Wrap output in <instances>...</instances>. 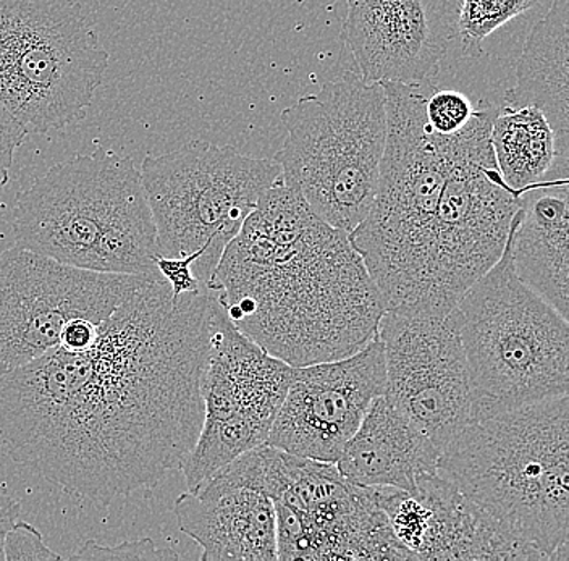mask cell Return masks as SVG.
I'll return each instance as SVG.
<instances>
[{"instance_id":"19","label":"cell","mask_w":569,"mask_h":561,"mask_svg":"<svg viewBox=\"0 0 569 561\" xmlns=\"http://www.w3.org/2000/svg\"><path fill=\"white\" fill-rule=\"evenodd\" d=\"M503 106L539 109L557 138L558 161L568 163L569 0H551L547 16L532 28Z\"/></svg>"},{"instance_id":"14","label":"cell","mask_w":569,"mask_h":561,"mask_svg":"<svg viewBox=\"0 0 569 561\" xmlns=\"http://www.w3.org/2000/svg\"><path fill=\"white\" fill-rule=\"evenodd\" d=\"M450 0H347L345 44L369 83H429L457 34Z\"/></svg>"},{"instance_id":"13","label":"cell","mask_w":569,"mask_h":561,"mask_svg":"<svg viewBox=\"0 0 569 561\" xmlns=\"http://www.w3.org/2000/svg\"><path fill=\"white\" fill-rule=\"evenodd\" d=\"M386 389L379 335L350 357L293 368L266 443L297 457L337 463Z\"/></svg>"},{"instance_id":"9","label":"cell","mask_w":569,"mask_h":561,"mask_svg":"<svg viewBox=\"0 0 569 561\" xmlns=\"http://www.w3.org/2000/svg\"><path fill=\"white\" fill-rule=\"evenodd\" d=\"M140 173L160 256L181 258L202 251L193 272L206 289L227 244L282 169L273 159L193 140L146 158Z\"/></svg>"},{"instance_id":"22","label":"cell","mask_w":569,"mask_h":561,"mask_svg":"<svg viewBox=\"0 0 569 561\" xmlns=\"http://www.w3.org/2000/svg\"><path fill=\"white\" fill-rule=\"evenodd\" d=\"M425 110L427 123L436 133L453 134L469 122L475 104L460 91L439 90L430 84Z\"/></svg>"},{"instance_id":"1","label":"cell","mask_w":569,"mask_h":561,"mask_svg":"<svg viewBox=\"0 0 569 561\" xmlns=\"http://www.w3.org/2000/svg\"><path fill=\"white\" fill-rule=\"evenodd\" d=\"M213 293L152 280L88 350L56 348L0 374L7 453L71 497L107 507L180 471L204 419Z\"/></svg>"},{"instance_id":"4","label":"cell","mask_w":569,"mask_h":561,"mask_svg":"<svg viewBox=\"0 0 569 561\" xmlns=\"http://www.w3.org/2000/svg\"><path fill=\"white\" fill-rule=\"evenodd\" d=\"M387 141L371 211L350 233L383 308L437 311L433 303L439 206L448 173L447 134L426 119L430 84L382 83Z\"/></svg>"},{"instance_id":"12","label":"cell","mask_w":569,"mask_h":561,"mask_svg":"<svg viewBox=\"0 0 569 561\" xmlns=\"http://www.w3.org/2000/svg\"><path fill=\"white\" fill-rule=\"evenodd\" d=\"M377 335L386 397L440 450L472 418V385L453 312L389 309Z\"/></svg>"},{"instance_id":"10","label":"cell","mask_w":569,"mask_h":561,"mask_svg":"<svg viewBox=\"0 0 569 561\" xmlns=\"http://www.w3.org/2000/svg\"><path fill=\"white\" fill-rule=\"evenodd\" d=\"M293 365L267 353L227 318L216 294L201 382L204 419L181 472L188 490L234 458L267 442Z\"/></svg>"},{"instance_id":"21","label":"cell","mask_w":569,"mask_h":561,"mask_svg":"<svg viewBox=\"0 0 569 561\" xmlns=\"http://www.w3.org/2000/svg\"><path fill=\"white\" fill-rule=\"evenodd\" d=\"M540 0H462L457 17V34L462 54L480 57L482 42L508 21L533 9Z\"/></svg>"},{"instance_id":"15","label":"cell","mask_w":569,"mask_h":561,"mask_svg":"<svg viewBox=\"0 0 569 561\" xmlns=\"http://www.w3.org/2000/svg\"><path fill=\"white\" fill-rule=\"evenodd\" d=\"M180 531L201 547L202 561L277 560L276 507L229 467L176 500Z\"/></svg>"},{"instance_id":"5","label":"cell","mask_w":569,"mask_h":561,"mask_svg":"<svg viewBox=\"0 0 569 561\" xmlns=\"http://www.w3.org/2000/svg\"><path fill=\"white\" fill-rule=\"evenodd\" d=\"M18 247L88 271L160 276L158 230L130 158L99 148L56 163L13 208Z\"/></svg>"},{"instance_id":"16","label":"cell","mask_w":569,"mask_h":561,"mask_svg":"<svg viewBox=\"0 0 569 561\" xmlns=\"http://www.w3.org/2000/svg\"><path fill=\"white\" fill-rule=\"evenodd\" d=\"M411 493L427 507L419 560H546L439 472L419 478Z\"/></svg>"},{"instance_id":"3","label":"cell","mask_w":569,"mask_h":561,"mask_svg":"<svg viewBox=\"0 0 569 561\" xmlns=\"http://www.w3.org/2000/svg\"><path fill=\"white\" fill-rule=\"evenodd\" d=\"M437 472L547 561L569 560V399L469 419Z\"/></svg>"},{"instance_id":"18","label":"cell","mask_w":569,"mask_h":561,"mask_svg":"<svg viewBox=\"0 0 569 561\" xmlns=\"http://www.w3.org/2000/svg\"><path fill=\"white\" fill-rule=\"evenodd\" d=\"M568 187V179L547 180L528 191L508 237L516 276L567 319Z\"/></svg>"},{"instance_id":"20","label":"cell","mask_w":569,"mask_h":561,"mask_svg":"<svg viewBox=\"0 0 569 561\" xmlns=\"http://www.w3.org/2000/svg\"><path fill=\"white\" fill-rule=\"evenodd\" d=\"M490 143L501 177L518 193L547 180L568 179V163L558 161L557 138L539 109L498 108Z\"/></svg>"},{"instance_id":"17","label":"cell","mask_w":569,"mask_h":561,"mask_svg":"<svg viewBox=\"0 0 569 561\" xmlns=\"http://www.w3.org/2000/svg\"><path fill=\"white\" fill-rule=\"evenodd\" d=\"M440 450L386 395L376 399L348 440L337 468L356 484L412 492L437 472Z\"/></svg>"},{"instance_id":"7","label":"cell","mask_w":569,"mask_h":561,"mask_svg":"<svg viewBox=\"0 0 569 561\" xmlns=\"http://www.w3.org/2000/svg\"><path fill=\"white\" fill-rule=\"evenodd\" d=\"M287 140L273 156L282 180L333 229L350 236L379 188L387 141L382 83L345 72L283 110Z\"/></svg>"},{"instance_id":"23","label":"cell","mask_w":569,"mask_h":561,"mask_svg":"<svg viewBox=\"0 0 569 561\" xmlns=\"http://www.w3.org/2000/svg\"><path fill=\"white\" fill-rule=\"evenodd\" d=\"M70 560H148V561H169L180 560V555L172 549H158L156 542L149 538L138 539V541H124L117 545H102L96 541H87L77 552L71 553Z\"/></svg>"},{"instance_id":"28","label":"cell","mask_w":569,"mask_h":561,"mask_svg":"<svg viewBox=\"0 0 569 561\" xmlns=\"http://www.w3.org/2000/svg\"><path fill=\"white\" fill-rule=\"evenodd\" d=\"M18 517H20V503L10 497L3 485H0V561H3V538L16 523Z\"/></svg>"},{"instance_id":"11","label":"cell","mask_w":569,"mask_h":561,"mask_svg":"<svg viewBox=\"0 0 569 561\" xmlns=\"http://www.w3.org/2000/svg\"><path fill=\"white\" fill-rule=\"evenodd\" d=\"M162 276L88 271L16 244L0 253V374L60 347L74 319L102 324Z\"/></svg>"},{"instance_id":"26","label":"cell","mask_w":569,"mask_h":561,"mask_svg":"<svg viewBox=\"0 0 569 561\" xmlns=\"http://www.w3.org/2000/svg\"><path fill=\"white\" fill-rule=\"evenodd\" d=\"M27 137L24 127L0 104V191L9 183L17 149L24 143Z\"/></svg>"},{"instance_id":"6","label":"cell","mask_w":569,"mask_h":561,"mask_svg":"<svg viewBox=\"0 0 569 561\" xmlns=\"http://www.w3.org/2000/svg\"><path fill=\"white\" fill-rule=\"evenodd\" d=\"M451 312L468 361L472 418L568 395V319L516 276L510 240Z\"/></svg>"},{"instance_id":"24","label":"cell","mask_w":569,"mask_h":561,"mask_svg":"<svg viewBox=\"0 0 569 561\" xmlns=\"http://www.w3.org/2000/svg\"><path fill=\"white\" fill-rule=\"evenodd\" d=\"M3 561H59L62 557L49 549L44 535L27 521H16L3 538Z\"/></svg>"},{"instance_id":"2","label":"cell","mask_w":569,"mask_h":561,"mask_svg":"<svg viewBox=\"0 0 569 561\" xmlns=\"http://www.w3.org/2000/svg\"><path fill=\"white\" fill-rule=\"evenodd\" d=\"M206 289L243 335L293 368L361 350L386 312L350 237L319 219L282 176L231 238Z\"/></svg>"},{"instance_id":"8","label":"cell","mask_w":569,"mask_h":561,"mask_svg":"<svg viewBox=\"0 0 569 561\" xmlns=\"http://www.w3.org/2000/svg\"><path fill=\"white\" fill-rule=\"evenodd\" d=\"M107 67L74 0H0V104L28 134L84 119Z\"/></svg>"},{"instance_id":"27","label":"cell","mask_w":569,"mask_h":561,"mask_svg":"<svg viewBox=\"0 0 569 561\" xmlns=\"http://www.w3.org/2000/svg\"><path fill=\"white\" fill-rule=\"evenodd\" d=\"M99 330H101V324H96L88 319H74L63 329L60 347L63 350L73 351V353L88 350L98 340Z\"/></svg>"},{"instance_id":"25","label":"cell","mask_w":569,"mask_h":561,"mask_svg":"<svg viewBox=\"0 0 569 561\" xmlns=\"http://www.w3.org/2000/svg\"><path fill=\"white\" fill-rule=\"evenodd\" d=\"M201 256L202 251H196L193 254L181 256V258L159 256L156 259V268H158L160 276L166 279V282L169 283L173 298L204 289L201 282L196 279L193 272V264Z\"/></svg>"}]
</instances>
